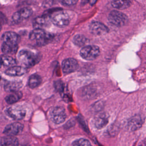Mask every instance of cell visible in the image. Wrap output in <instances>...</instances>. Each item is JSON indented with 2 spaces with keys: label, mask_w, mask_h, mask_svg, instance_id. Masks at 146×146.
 <instances>
[{
  "label": "cell",
  "mask_w": 146,
  "mask_h": 146,
  "mask_svg": "<svg viewBox=\"0 0 146 146\" xmlns=\"http://www.w3.org/2000/svg\"><path fill=\"white\" fill-rule=\"evenodd\" d=\"M23 129V125L16 122L7 125L3 130V133L7 136H15L20 133Z\"/></svg>",
  "instance_id": "30bf717a"
},
{
  "label": "cell",
  "mask_w": 146,
  "mask_h": 146,
  "mask_svg": "<svg viewBox=\"0 0 146 146\" xmlns=\"http://www.w3.org/2000/svg\"><path fill=\"white\" fill-rule=\"evenodd\" d=\"M87 41V39L82 35H76L73 39V42L76 46L79 47L84 46Z\"/></svg>",
  "instance_id": "cb8c5ba5"
},
{
  "label": "cell",
  "mask_w": 146,
  "mask_h": 146,
  "mask_svg": "<svg viewBox=\"0 0 146 146\" xmlns=\"http://www.w3.org/2000/svg\"><path fill=\"white\" fill-rule=\"evenodd\" d=\"M29 38L31 40L36 41L39 45H44L50 42L52 36L42 29H35L30 33Z\"/></svg>",
  "instance_id": "7a4b0ae2"
},
{
  "label": "cell",
  "mask_w": 146,
  "mask_h": 146,
  "mask_svg": "<svg viewBox=\"0 0 146 146\" xmlns=\"http://www.w3.org/2000/svg\"><path fill=\"white\" fill-rule=\"evenodd\" d=\"M50 17L47 15H43L35 18L33 22V27L35 29H41L48 25Z\"/></svg>",
  "instance_id": "5bb4252c"
},
{
  "label": "cell",
  "mask_w": 146,
  "mask_h": 146,
  "mask_svg": "<svg viewBox=\"0 0 146 146\" xmlns=\"http://www.w3.org/2000/svg\"><path fill=\"white\" fill-rule=\"evenodd\" d=\"M108 19L109 22L117 27H121L125 25L128 22V17L124 13L113 10L108 15Z\"/></svg>",
  "instance_id": "3957f363"
},
{
  "label": "cell",
  "mask_w": 146,
  "mask_h": 146,
  "mask_svg": "<svg viewBox=\"0 0 146 146\" xmlns=\"http://www.w3.org/2000/svg\"><path fill=\"white\" fill-rule=\"evenodd\" d=\"M18 49V44H14L3 42L2 44L1 50L5 54H14Z\"/></svg>",
  "instance_id": "ffe728a7"
},
{
  "label": "cell",
  "mask_w": 146,
  "mask_h": 146,
  "mask_svg": "<svg viewBox=\"0 0 146 146\" xmlns=\"http://www.w3.org/2000/svg\"><path fill=\"white\" fill-rule=\"evenodd\" d=\"M7 115L15 120H21L26 115V110L20 106H13L6 110Z\"/></svg>",
  "instance_id": "52a82bcc"
},
{
  "label": "cell",
  "mask_w": 146,
  "mask_h": 146,
  "mask_svg": "<svg viewBox=\"0 0 146 146\" xmlns=\"http://www.w3.org/2000/svg\"><path fill=\"white\" fill-rule=\"evenodd\" d=\"M89 30L95 35H104L109 31L108 28L105 25L98 21L92 22L89 25Z\"/></svg>",
  "instance_id": "ba28073f"
},
{
  "label": "cell",
  "mask_w": 146,
  "mask_h": 146,
  "mask_svg": "<svg viewBox=\"0 0 146 146\" xmlns=\"http://www.w3.org/2000/svg\"><path fill=\"white\" fill-rule=\"evenodd\" d=\"M78 1V0H62V3L64 6H70L75 5Z\"/></svg>",
  "instance_id": "4316f807"
},
{
  "label": "cell",
  "mask_w": 146,
  "mask_h": 146,
  "mask_svg": "<svg viewBox=\"0 0 146 146\" xmlns=\"http://www.w3.org/2000/svg\"><path fill=\"white\" fill-rule=\"evenodd\" d=\"M18 144V139L13 136H7L0 138V146L17 145Z\"/></svg>",
  "instance_id": "d6986e66"
},
{
  "label": "cell",
  "mask_w": 146,
  "mask_h": 146,
  "mask_svg": "<svg viewBox=\"0 0 146 146\" xmlns=\"http://www.w3.org/2000/svg\"><path fill=\"white\" fill-rule=\"evenodd\" d=\"M100 54V49L97 46L89 45L83 47L80 51V56L84 59L91 60L96 59Z\"/></svg>",
  "instance_id": "277c9868"
},
{
  "label": "cell",
  "mask_w": 146,
  "mask_h": 146,
  "mask_svg": "<svg viewBox=\"0 0 146 146\" xmlns=\"http://www.w3.org/2000/svg\"><path fill=\"white\" fill-rule=\"evenodd\" d=\"M1 62H0V68H1Z\"/></svg>",
  "instance_id": "4dcf8cb0"
},
{
  "label": "cell",
  "mask_w": 146,
  "mask_h": 146,
  "mask_svg": "<svg viewBox=\"0 0 146 146\" xmlns=\"http://www.w3.org/2000/svg\"><path fill=\"white\" fill-rule=\"evenodd\" d=\"M22 96V92L17 91L13 92L11 94L8 95L5 98L6 102L9 104H13L18 102Z\"/></svg>",
  "instance_id": "44dd1931"
},
{
  "label": "cell",
  "mask_w": 146,
  "mask_h": 146,
  "mask_svg": "<svg viewBox=\"0 0 146 146\" xmlns=\"http://www.w3.org/2000/svg\"><path fill=\"white\" fill-rule=\"evenodd\" d=\"M33 14V10L30 7H23L14 13L12 19L15 23H19L22 21L29 18Z\"/></svg>",
  "instance_id": "9c48e42d"
},
{
  "label": "cell",
  "mask_w": 146,
  "mask_h": 146,
  "mask_svg": "<svg viewBox=\"0 0 146 146\" xmlns=\"http://www.w3.org/2000/svg\"><path fill=\"white\" fill-rule=\"evenodd\" d=\"M19 62L26 67H31L36 64L40 60L38 55L31 50L23 49L18 55Z\"/></svg>",
  "instance_id": "6da1fadb"
},
{
  "label": "cell",
  "mask_w": 146,
  "mask_h": 146,
  "mask_svg": "<svg viewBox=\"0 0 146 146\" xmlns=\"http://www.w3.org/2000/svg\"><path fill=\"white\" fill-rule=\"evenodd\" d=\"M50 118L55 124H61L66 118V113L64 108L62 107H54L50 112Z\"/></svg>",
  "instance_id": "8992f818"
},
{
  "label": "cell",
  "mask_w": 146,
  "mask_h": 146,
  "mask_svg": "<svg viewBox=\"0 0 146 146\" xmlns=\"http://www.w3.org/2000/svg\"><path fill=\"white\" fill-rule=\"evenodd\" d=\"M2 39L5 42L18 44L19 42L20 38L17 33L12 31H7L3 34L2 35Z\"/></svg>",
  "instance_id": "4fadbf2b"
},
{
  "label": "cell",
  "mask_w": 146,
  "mask_h": 146,
  "mask_svg": "<svg viewBox=\"0 0 146 146\" xmlns=\"http://www.w3.org/2000/svg\"><path fill=\"white\" fill-rule=\"evenodd\" d=\"M26 68L21 66H11L5 71V74L9 76H18L25 74Z\"/></svg>",
  "instance_id": "2e32d148"
},
{
  "label": "cell",
  "mask_w": 146,
  "mask_h": 146,
  "mask_svg": "<svg viewBox=\"0 0 146 146\" xmlns=\"http://www.w3.org/2000/svg\"><path fill=\"white\" fill-rule=\"evenodd\" d=\"M0 62L5 66H13L16 64V60L13 57L7 55L0 56Z\"/></svg>",
  "instance_id": "603a6c76"
},
{
  "label": "cell",
  "mask_w": 146,
  "mask_h": 146,
  "mask_svg": "<svg viewBox=\"0 0 146 146\" xmlns=\"http://www.w3.org/2000/svg\"><path fill=\"white\" fill-rule=\"evenodd\" d=\"M41 82L42 79L39 75L38 74H33L29 78L28 85L30 88H34L38 87L40 84Z\"/></svg>",
  "instance_id": "7402d4cb"
},
{
  "label": "cell",
  "mask_w": 146,
  "mask_h": 146,
  "mask_svg": "<svg viewBox=\"0 0 146 146\" xmlns=\"http://www.w3.org/2000/svg\"><path fill=\"white\" fill-rule=\"evenodd\" d=\"M1 75H0V80H1Z\"/></svg>",
  "instance_id": "1f68e13d"
},
{
  "label": "cell",
  "mask_w": 146,
  "mask_h": 146,
  "mask_svg": "<svg viewBox=\"0 0 146 146\" xmlns=\"http://www.w3.org/2000/svg\"><path fill=\"white\" fill-rule=\"evenodd\" d=\"M78 63L74 58H67L64 59L62 64V68L63 72L71 73L77 70Z\"/></svg>",
  "instance_id": "8fae6325"
},
{
  "label": "cell",
  "mask_w": 146,
  "mask_h": 146,
  "mask_svg": "<svg viewBox=\"0 0 146 146\" xmlns=\"http://www.w3.org/2000/svg\"><path fill=\"white\" fill-rule=\"evenodd\" d=\"M22 86V83L20 81H10L5 84L4 88L7 92H15L18 91Z\"/></svg>",
  "instance_id": "e0dca14e"
},
{
  "label": "cell",
  "mask_w": 146,
  "mask_h": 146,
  "mask_svg": "<svg viewBox=\"0 0 146 146\" xmlns=\"http://www.w3.org/2000/svg\"><path fill=\"white\" fill-rule=\"evenodd\" d=\"M143 124L141 117L139 115H135L132 117L128 122V127L132 131H134L140 128Z\"/></svg>",
  "instance_id": "9a60e30c"
},
{
  "label": "cell",
  "mask_w": 146,
  "mask_h": 146,
  "mask_svg": "<svg viewBox=\"0 0 146 146\" xmlns=\"http://www.w3.org/2000/svg\"><path fill=\"white\" fill-rule=\"evenodd\" d=\"M54 87L56 91L61 92L63 90L64 84L61 80H57L54 83Z\"/></svg>",
  "instance_id": "484cf974"
},
{
  "label": "cell",
  "mask_w": 146,
  "mask_h": 146,
  "mask_svg": "<svg viewBox=\"0 0 146 146\" xmlns=\"http://www.w3.org/2000/svg\"><path fill=\"white\" fill-rule=\"evenodd\" d=\"M109 116L107 113L102 112L95 116L94 119V124L98 129H102L104 127L108 122Z\"/></svg>",
  "instance_id": "7c38bea8"
},
{
  "label": "cell",
  "mask_w": 146,
  "mask_h": 146,
  "mask_svg": "<svg viewBox=\"0 0 146 146\" xmlns=\"http://www.w3.org/2000/svg\"><path fill=\"white\" fill-rule=\"evenodd\" d=\"M1 28H2V25L0 24V31H1Z\"/></svg>",
  "instance_id": "f546056e"
},
{
  "label": "cell",
  "mask_w": 146,
  "mask_h": 146,
  "mask_svg": "<svg viewBox=\"0 0 146 146\" xmlns=\"http://www.w3.org/2000/svg\"><path fill=\"white\" fill-rule=\"evenodd\" d=\"M131 4V0H112L111 5L114 8L123 10L128 8Z\"/></svg>",
  "instance_id": "ac0fdd59"
},
{
  "label": "cell",
  "mask_w": 146,
  "mask_h": 146,
  "mask_svg": "<svg viewBox=\"0 0 146 146\" xmlns=\"http://www.w3.org/2000/svg\"><path fill=\"white\" fill-rule=\"evenodd\" d=\"M50 17L52 23L59 27H66L70 23L68 14L63 11L57 12Z\"/></svg>",
  "instance_id": "5b68a950"
},
{
  "label": "cell",
  "mask_w": 146,
  "mask_h": 146,
  "mask_svg": "<svg viewBox=\"0 0 146 146\" xmlns=\"http://www.w3.org/2000/svg\"><path fill=\"white\" fill-rule=\"evenodd\" d=\"M7 21V19L5 15L2 14V13H0V24L2 25L3 24H5Z\"/></svg>",
  "instance_id": "83f0119b"
},
{
  "label": "cell",
  "mask_w": 146,
  "mask_h": 146,
  "mask_svg": "<svg viewBox=\"0 0 146 146\" xmlns=\"http://www.w3.org/2000/svg\"><path fill=\"white\" fill-rule=\"evenodd\" d=\"M72 144L75 146H80H80H83V145L87 146V145H90L91 143L89 141V140H88L87 139H79L78 140L74 141Z\"/></svg>",
  "instance_id": "d4e9b609"
},
{
  "label": "cell",
  "mask_w": 146,
  "mask_h": 146,
  "mask_svg": "<svg viewBox=\"0 0 146 146\" xmlns=\"http://www.w3.org/2000/svg\"><path fill=\"white\" fill-rule=\"evenodd\" d=\"M96 1H97V0H90V4H91V5H94V4L95 3V2H96Z\"/></svg>",
  "instance_id": "f1b7e54d"
}]
</instances>
